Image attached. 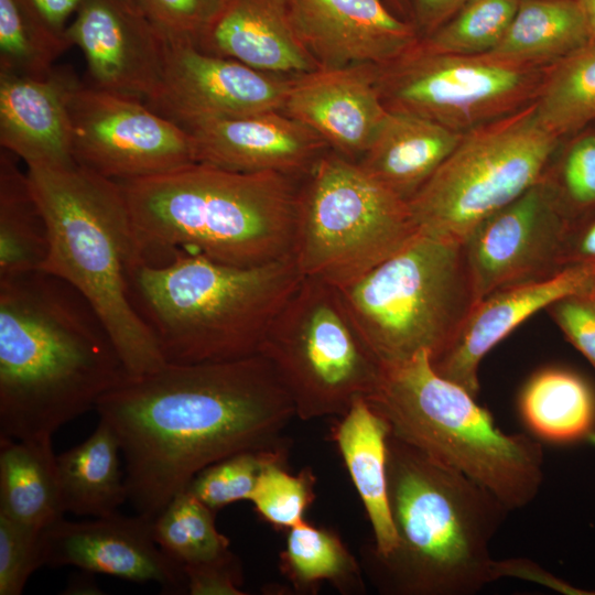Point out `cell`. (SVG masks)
Here are the masks:
<instances>
[{"mask_svg": "<svg viewBox=\"0 0 595 595\" xmlns=\"http://www.w3.org/2000/svg\"><path fill=\"white\" fill-rule=\"evenodd\" d=\"M584 18L588 34V45L595 46V0H576Z\"/></svg>", "mask_w": 595, "mask_h": 595, "instance_id": "48", "label": "cell"}, {"mask_svg": "<svg viewBox=\"0 0 595 595\" xmlns=\"http://www.w3.org/2000/svg\"><path fill=\"white\" fill-rule=\"evenodd\" d=\"M118 439L104 420L82 443L56 456L66 512L106 517L128 500Z\"/></svg>", "mask_w": 595, "mask_h": 595, "instance_id": "27", "label": "cell"}, {"mask_svg": "<svg viewBox=\"0 0 595 595\" xmlns=\"http://www.w3.org/2000/svg\"><path fill=\"white\" fill-rule=\"evenodd\" d=\"M336 289V288H335ZM382 367L443 353L478 303L463 242L424 231L336 289Z\"/></svg>", "mask_w": 595, "mask_h": 595, "instance_id": "8", "label": "cell"}, {"mask_svg": "<svg viewBox=\"0 0 595 595\" xmlns=\"http://www.w3.org/2000/svg\"><path fill=\"white\" fill-rule=\"evenodd\" d=\"M463 133L432 120L388 110L359 165L409 202L453 152Z\"/></svg>", "mask_w": 595, "mask_h": 595, "instance_id": "24", "label": "cell"}, {"mask_svg": "<svg viewBox=\"0 0 595 595\" xmlns=\"http://www.w3.org/2000/svg\"><path fill=\"white\" fill-rule=\"evenodd\" d=\"M560 139L534 100L465 133L409 199L420 231L464 242L484 219L539 182Z\"/></svg>", "mask_w": 595, "mask_h": 595, "instance_id": "10", "label": "cell"}, {"mask_svg": "<svg viewBox=\"0 0 595 595\" xmlns=\"http://www.w3.org/2000/svg\"><path fill=\"white\" fill-rule=\"evenodd\" d=\"M302 278L292 258L241 267L175 250L163 262H139L129 296L167 364L227 361L259 354Z\"/></svg>", "mask_w": 595, "mask_h": 595, "instance_id": "5", "label": "cell"}, {"mask_svg": "<svg viewBox=\"0 0 595 595\" xmlns=\"http://www.w3.org/2000/svg\"><path fill=\"white\" fill-rule=\"evenodd\" d=\"M494 574H495L496 581L500 577L515 576V577L543 584L548 587L554 588L555 591L562 592L564 594H572V595L595 594V592L584 591V589L574 587L567 583H564L562 580H559L558 577L542 570L536 563H532L529 560H523V559H508V560H502V561L495 560Z\"/></svg>", "mask_w": 595, "mask_h": 595, "instance_id": "43", "label": "cell"}, {"mask_svg": "<svg viewBox=\"0 0 595 595\" xmlns=\"http://www.w3.org/2000/svg\"><path fill=\"white\" fill-rule=\"evenodd\" d=\"M519 0H466L436 31L420 40L424 52L478 55L501 42L517 12Z\"/></svg>", "mask_w": 595, "mask_h": 595, "instance_id": "35", "label": "cell"}, {"mask_svg": "<svg viewBox=\"0 0 595 595\" xmlns=\"http://www.w3.org/2000/svg\"><path fill=\"white\" fill-rule=\"evenodd\" d=\"M387 476L397 544L361 548L381 594L473 595L496 581L489 545L510 510L494 494L391 433Z\"/></svg>", "mask_w": 595, "mask_h": 595, "instance_id": "3", "label": "cell"}, {"mask_svg": "<svg viewBox=\"0 0 595 595\" xmlns=\"http://www.w3.org/2000/svg\"><path fill=\"white\" fill-rule=\"evenodd\" d=\"M128 372L105 324L42 270L0 280V437L52 440Z\"/></svg>", "mask_w": 595, "mask_h": 595, "instance_id": "2", "label": "cell"}, {"mask_svg": "<svg viewBox=\"0 0 595 595\" xmlns=\"http://www.w3.org/2000/svg\"><path fill=\"white\" fill-rule=\"evenodd\" d=\"M289 447L242 452L202 469L186 490L217 511L240 500H249L262 468L272 461H285Z\"/></svg>", "mask_w": 595, "mask_h": 595, "instance_id": "36", "label": "cell"}, {"mask_svg": "<svg viewBox=\"0 0 595 595\" xmlns=\"http://www.w3.org/2000/svg\"><path fill=\"white\" fill-rule=\"evenodd\" d=\"M462 386L439 375L428 351L383 368L366 400L387 421L390 433L461 472L510 511L529 505L543 482L541 443L509 434Z\"/></svg>", "mask_w": 595, "mask_h": 595, "instance_id": "7", "label": "cell"}, {"mask_svg": "<svg viewBox=\"0 0 595 595\" xmlns=\"http://www.w3.org/2000/svg\"><path fill=\"white\" fill-rule=\"evenodd\" d=\"M259 354L303 421L343 416L357 399L376 391L383 372L338 291L310 278H302L274 316Z\"/></svg>", "mask_w": 595, "mask_h": 595, "instance_id": "11", "label": "cell"}, {"mask_svg": "<svg viewBox=\"0 0 595 595\" xmlns=\"http://www.w3.org/2000/svg\"><path fill=\"white\" fill-rule=\"evenodd\" d=\"M572 136L555 167L547 169L544 177L575 224L595 212V129L587 126Z\"/></svg>", "mask_w": 595, "mask_h": 595, "instance_id": "38", "label": "cell"}, {"mask_svg": "<svg viewBox=\"0 0 595 595\" xmlns=\"http://www.w3.org/2000/svg\"><path fill=\"white\" fill-rule=\"evenodd\" d=\"M44 565L76 566L136 583H156L165 594H184L183 565L155 542L153 520L119 511L95 520L64 518L42 532Z\"/></svg>", "mask_w": 595, "mask_h": 595, "instance_id": "16", "label": "cell"}, {"mask_svg": "<svg viewBox=\"0 0 595 595\" xmlns=\"http://www.w3.org/2000/svg\"><path fill=\"white\" fill-rule=\"evenodd\" d=\"M391 10L404 20L412 22L411 6L409 0H385Z\"/></svg>", "mask_w": 595, "mask_h": 595, "instance_id": "49", "label": "cell"}, {"mask_svg": "<svg viewBox=\"0 0 595 595\" xmlns=\"http://www.w3.org/2000/svg\"><path fill=\"white\" fill-rule=\"evenodd\" d=\"M93 574L84 571L80 575L74 576L66 588V594H100L99 588L96 586Z\"/></svg>", "mask_w": 595, "mask_h": 595, "instance_id": "47", "label": "cell"}, {"mask_svg": "<svg viewBox=\"0 0 595 595\" xmlns=\"http://www.w3.org/2000/svg\"><path fill=\"white\" fill-rule=\"evenodd\" d=\"M72 44L51 30L25 0H0V72L43 77Z\"/></svg>", "mask_w": 595, "mask_h": 595, "instance_id": "33", "label": "cell"}, {"mask_svg": "<svg viewBox=\"0 0 595 595\" xmlns=\"http://www.w3.org/2000/svg\"><path fill=\"white\" fill-rule=\"evenodd\" d=\"M550 66L489 53H429L416 45L377 66L376 84L388 110L465 133L533 101Z\"/></svg>", "mask_w": 595, "mask_h": 595, "instance_id": "12", "label": "cell"}, {"mask_svg": "<svg viewBox=\"0 0 595 595\" xmlns=\"http://www.w3.org/2000/svg\"><path fill=\"white\" fill-rule=\"evenodd\" d=\"M26 172L48 234L41 270L88 301L130 376L165 366L156 339L130 301L129 278L143 257L119 182L78 163L32 165Z\"/></svg>", "mask_w": 595, "mask_h": 595, "instance_id": "6", "label": "cell"}, {"mask_svg": "<svg viewBox=\"0 0 595 595\" xmlns=\"http://www.w3.org/2000/svg\"><path fill=\"white\" fill-rule=\"evenodd\" d=\"M223 0H134L162 37L196 45Z\"/></svg>", "mask_w": 595, "mask_h": 595, "instance_id": "40", "label": "cell"}, {"mask_svg": "<svg viewBox=\"0 0 595 595\" xmlns=\"http://www.w3.org/2000/svg\"><path fill=\"white\" fill-rule=\"evenodd\" d=\"M595 307V275L588 286L580 294Z\"/></svg>", "mask_w": 595, "mask_h": 595, "instance_id": "50", "label": "cell"}, {"mask_svg": "<svg viewBox=\"0 0 595 595\" xmlns=\"http://www.w3.org/2000/svg\"><path fill=\"white\" fill-rule=\"evenodd\" d=\"M191 595H242V569L237 556L229 551L217 559L183 565Z\"/></svg>", "mask_w": 595, "mask_h": 595, "instance_id": "41", "label": "cell"}, {"mask_svg": "<svg viewBox=\"0 0 595 595\" xmlns=\"http://www.w3.org/2000/svg\"><path fill=\"white\" fill-rule=\"evenodd\" d=\"M65 34L83 52L93 86L145 102L158 96L164 40L134 0H83Z\"/></svg>", "mask_w": 595, "mask_h": 595, "instance_id": "17", "label": "cell"}, {"mask_svg": "<svg viewBox=\"0 0 595 595\" xmlns=\"http://www.w3.org/2000/svg\"><path fill=\"white\" fill-rule=\"evenodd\" d=\"M293 29L318 68L389 64L413 50L415 25L385 0H285Z\"/></svg>", "mask_w": 595, "mask_h": 595, "instance_id": "18", "label": "cell"}, {"mask_svg": "<svg viewBox=\"0 0 595 595\" xmlns=\"http://www.w3.org/2000/svg\"><path fill=\"white\" fill-rule=\"evenodd\" d=\"M534 104L540 120L559 138L595 121V46L551 65Z\"/></svg>", "mask_w": 595, "mask_h": 595, "instance_id": "32", "label": "cell"}, {"mask_svg": "<svg viewBox=\"0 0 595 595\" xmlns=\"http://www.w3.org/2000/svg\"><path fill=\"white\" fill-rule=\"evenodd\" d=\"M518 408L527 429L547 442L574 443L595 431V392L570 369L534 372L520 391Z\"/></svg>", "mask_w": 595, "mask_h": 595, "instance_id": "28", "label": "cell"}, {"mask_svg": "<svg viewBox=\"0 0 595 595\" xmlns=\"http://www.w3.org/2000/svg\"><path fill=\"white\" fill-rule=\"evenodd\" d=\"M336 444L372 528L377 554L390 553L397 544L388 501L387 421L365 398L357 399L332 429Z\"/></svg>", "mask_w": 595, "mask_h": 595, "instance_id": "25", "label": "cell"}, {"mask_svg": "<svg viewBox=\"0 0 595 595\" xmlns=\"http://www.w3.org/2000/svg\"><path fill=\"white\" fill-rule=\"evenodd\" d=\"M566 267L595 264V212L574 224L566 255Z\"/></svg>", "mask_w": 595, "mask_h": 595, "instance_id": "45", "label": "cell"}, {"mask_svg": "<svg viewBox=\"0 0 595 595\" xmlns=\"http://www.w3.org/2000/svg\"><path fill=\"white\" fill-rule=\"evenodd\" d=\"M65 512L52 440L0 437V513L44 530Z\"/></svg>", "mask_w": 595, "mask_h": 595, "instance_id": "26", "label": "cell"}, {"mask_svg": "<svg viewBox=\"0 0 595 595\" xmlns=\"http://www.w3.org/2000/svg\"><path fill=\"white\" fill-rule=\"evenodd\" d=\"M284 466L285 461L268 463L249 500L262 520L274 529L288 531L304 521V513L315 499L316 479L310 467L292 475Z\"/></svg>", "mask_w": 595, "mask_h": 595, "instance_id": "37", "label": "cell"}, {"mask_svg": "<svg viewBox=\"0 0 595 595\" xmlns=\"http://www.w3.org/2000/svg\"><path fill=\"white\" fill-rule=\"evenodd\" d=\"M99 419L125 459L128 501L154 520L207 466L242 452L289 447L293 402L262 355L166 364L99 398Z\"/></svg>", "mask_w": 595, "mask_h": 595, "instance_id": "1", "label": "cell"}, {"mask_svg": "<svg viewBox=\"0 0 595 595\" xmlns=\"http://www.w3.org/2000/svg\"><path fill=\"white\" fill-rule=\"evenodd\" d=\"M82 85L71 67L43 77L0 72V144L26 166H66L73 156L69 101Z\"/></svg>", "mask_w": 595, "mask_h": 595, "instance_id": "22", "label": "cell"}, {"mask_svg": "<svg viewBox=\"0 0 595 595\" xmlns=\"http://www.w3.org/2000/svg\"><path fill=\"white\" fill-rule=\"evenodd\" d=\"M0 152V280L41 270L48 253L46 221L28 172Z\"/></svg>", "mask_w": 595, "mask_h": 595, "instance_id": "30", "label": "cell"}, {"mask_svg": "<svg viewBox=\"0 0 595 595\" xmlns=\"http://www.w3.org/2000/svg\"><path fill=\"white\" fill-rule=\"evenodd\" d=\"M185 128L195 162L238 172L306 175L324 154L325 141L281 110L217 119Z\"/></svg>", "mask_w": 595, "mask_h": 595, "instance_id": "20", "label": "cell"}, {"mask_svg": "<svg viewBox=\"0 0 595 595\" xmlns=\"http://www.w3.org/2000/svg\"><path fill=\"white\" fill-rule=\"evenodd\" d=\"M418 231L408 201L357 161L324 153L299 187L292 259L303 278L340 289Z\"/></svg>", "mask_w": 595, "mask_h": 595, "instance_id": "9", "label": "cell"}, {"mask_svg": "<svg viewBox=\"0 0 595 595\" xmlns=\"http://www.w3.org/2000/svg\"><path fill=\"white\" fill-rule=\"evenodd\" d=\"M42 532L0 513V595H20L44 565Z\"/></svg>", "mask_w": 595, "mask_h": 595, "instance_id": "39", "label": "cell"}, {"mask_svg": "<svg viewBox=\"0 0 595 595\" xmlns=\"http://www.w3.org/2000/svg\"><path fill=\"white\" fill-rule=\"evenodd\" d=\"M376 82V65L316 68L292 77L282 111L356 161L388 112Z\"/></svg>", "mask_w": 595, "mask_h": 595, "instance_id": "19", "label": "cell"}, {"mask_svg": "<svg viewBox=\"0 0 595 595\" xmlns=\"http://www.w3.org/2000/svg\"><path fill=\"white\" fill-rule=\"evenodd\" d=\"M163 77L147 102L182 127L283 110L292 77L264 73L236 60L164 39Z\"/></svg>", "mask_w": 595, "mask_h": 595, "instance_id": "15", "label": "cell"}, {"mask_svg": "<svg viewBox=\"0 0 595 595\" xmlns=\"http://www.w3.org/2000/svg\"><path fill=\"white\" fill-rule=\"evenodd\" d=\"M33 12L54 32L66 35L69 19L83 0H25Z\"/></svg>", "mask_w": 595, "mask_h": 595, "instance_id": "46", "label": "cell"}, {"mask_svg": "<svg viewBox=\"0 0 595 595\" xmlns=\"http://www.w3.org/2000/svg\"><path fill=\"white\" fill-rule=\"evenodd\" d=\"M573 227L544 175L479 223L463 242L477 301L565 269Z\"/></svg>", "mask_w": 595, "mask_h": 595, "instance_id": "14", "label": "cell"}, {"mask_svg": "<svg viewBox=\"0 0 595 595\" xmlns=\"http://www.w3.org/2000/svg\"><path fill=\"white\" fill-rule=\"evenodd\" d=\"M594 275L595 264H573L550 278L489 294L474 306L450 346L431 359L433 368L476 397L478 367L487 353L538 311L583 293Z\"/></svg>", "mask_w": 595, "mask_h": 595, "instance_id": "21", "label": "cell"}, {"mask_svg": "<svg viewBox=\"0 0 595 595\" xmlns=\"http://www.w3.org/2000/svg\"><path fill=\"white\" fill-rule=\"evenodd\" d=\"M142 100L82 84L69 101L75 162L117 182L194 163L188 131Z\"/></svg>", "mask_w": 595, "mask_h": 595, "instance_id": "13", "label": "cell"}, {"mask_svg": "<svg viewBox=\"0 0 595 595\" xmlns=\"http://www.w3.org/2000/svg\"><path fill=\"white\" fill-rule=\"evenodd\" d=\"M548 311L570 343L595 368V307L576 294L555 301Z\"/></svg>", "mask_w": 595, "mask_h": 595, "instance_id": "42", "label": "cell"}, {"mask_svg": "<svg viewBox=\"0 0 595 595\" xmlns=\"http://www.w3.org/2000/svg\"><path fill=\"white\" fill-rule=\"evenodd\" d=\"M279 567L295 591L315 594L328 582L342 594L365 591L363 567L333 529L305 520L288 530Z\"/></svg>", "mask_w": 595, "mask_h": 595, "instance_id": "31", "label": "cell"}, {"mask_svg": "<svg viewBox=\"0 0 595 595\" xmlns=\"http://www.w3.org/2000/svg\"><path fill=\"white\" fill-rule=\"evenodd\" d=\"M119 184L147 262L175 250L241 267L292 258L299 187L291 176L194 162Z\"/></svg>", "mask_w": 595, "mask_h": 595, "instance_id": "4", "label": "cell"}, {"mask_svg": "<svg viewBox=\"0 0 595 595\" xmlns=\"http://www.w3.org/2000/svg\"><path fill=\"white\" fill-rule=\"evenodd\" d=\"M159 547L182 565L207 562L228 553L229 540L215 526V511L184 490L153 520Z\"/></svg>", "mask_w": 595, "mask_h": 595, "instance_id": "34", "label": "cell"}, {"mask_svg": "<svg viewBox=\"0 0 595 595\" xmlns=\"http://www.w3.org/2000/svg\"><path fill=\"white\" fill-rule=\"evenodd\" d=\"M588 44L576 0H519L507 33L489 54L550 66Z\"/></svg>", "mask_w": 595, "mask_h": 595, "instance_id": "29", "label": "cell"}, {"mask_svg": "<svg viewBox=\"0 0 595 595\" xmlns=\"http://www.w3.org/2000/svg\"><path fill=\"white\" fill-rule=\"evenodd\" d=\"M196 46L274 75L318 68L293 29L285 0H223Z\"/></svg>", "mask_w": 595, "mask_h": 595, "instance_id": "23", "label": "cell"}, {"mask_svg": "<svg viewBox=\"0 0 595 595\" xmlns=\"http://www.w3.org/2000/svg\"><path fill=\"white\" fill-rule=\"evenodd\" d=\"M412 23L421 39L447 22L466 0H409Z\"/></svg>", "mask_w": 595, "mask_h": 595, "instance_id": "44", "label": "cell"}]
</instances>
